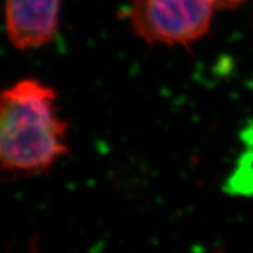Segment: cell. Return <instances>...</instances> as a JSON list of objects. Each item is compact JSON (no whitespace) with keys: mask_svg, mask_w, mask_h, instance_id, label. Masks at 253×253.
I'll return each instance as SVG.
<instances>
[{"mask_svg":"<svg viewBox=\"0 0 253 253\" xmlns=\"http://www.w3.org/2000/svg\"><path fill=\"white\" fill-rule=\"evenodd\" d=\"M68 123L56 93L36 79L4 89L0 99V162L3 172L33 176L48 170L68 152Z\"/></svg>","mask_w":253,"mask_h":253,"instance_id":"6da1fadb","label":"cell"},{"mask_svg":"<svg viewBox=\"0 0 253 253\" xmlns=\"http://www.w3.org/2000/svg\"><path fill=\"white\" fill-rule=\"evenodd\" d=\"M212 0H126V18L149 45H189L207 34Z\"/></svg>","mask_w":253,"mask_h":253,"instance_id":"7a4b0ae2","label":"cell"},{"mask_svg":"<svg viewBox=\"0 0 253 253\" xmlns=\"http://www.w3.org/2000/svg\"><path fill=\"white\" fill-rule=\"evenodd\" d=\"M61 0H4L10 42L21 51L49 44L59 27Z\"/></svg>","mask_w":253,"mask_h":253,"instance_id":"3957f363","label":"cell"},{"mask_svg":"<svg viewBox=\"0 0 253 253\" xmlns=\"http://www.w3.org/2000/svg\"><path fill=\"white\" fill-rule=\"evenodd\" d=\"M215 7L219 9H234L236 6H239L244 0H212Z\"/></svg>","mask_w":253,"mask_h":253,"instance_id":"277c9868","label":"cell"}]
</instances>
